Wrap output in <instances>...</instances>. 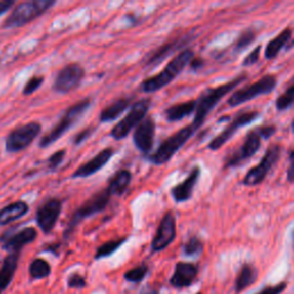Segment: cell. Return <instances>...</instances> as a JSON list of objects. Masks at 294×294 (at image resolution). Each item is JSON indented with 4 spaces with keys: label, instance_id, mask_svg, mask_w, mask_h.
Returning a JSON list of instances; mask_svg holds the SVG:
<instances>
[{
    "label": "cell",
    "instance_id": "obj_43",
    "mask_svg": "<svg viewBox=\"0 0 294 294\" xmlns=\"http://www.w3.org/2000/svg\"><path fill=\"white\" fill-rule=\"evenodd\" d=\"M202 66V60L201 59H197V58H193L192 59V61L190 62V67H191V69H193V70H198L200 67Z\"/></svg>",
    "mask_w": 294,
    "mask_h": 294
},
{
    "label": "cell",
    "instance_id": "obj_37",
    "mask_svg": "<svg viewBox=\"0 0 294 294\" xmlns=\"http://www.w3.org/2000/svg\"><path fill=\"white\" fill-rule=\"evenodd\" d=\"M87 286V280L79 274H71L68 278V287L70 288H84Z\"/></svg>",
    "mask_w": 294,
    "mask_h": 294
},
{
    "label": "cell",
    "instance_id": "obj_17",
    "mask_svg": "<svg viewBox=\"0 0 294 294\" xmlns=\"http://www.w3.org/2000/svg\"><path fill=\"white\" fill-rule=\"evenodd\" d=\"M37 236V230L32 227H28L20 230L19 232L11 234V236H5L4 234L0 241H3V248L6 249L7 252L21 253V249L24 246L35 241Z\"/></svg>",
    "mask_w": 294,
    "mask_h": 294
},
{
    "label": "cell",
    "instance_id": "obj_27",
    "mask_svg": "<svg viewBox=\"0 0 294 294\" xmlns=\"http://www.w3.org/2000/svg\"><path fill=\"white\" fill-rule=\"evenodd\" d=\"M130 105L131 100L129 98H121V99L114 101L113 104H110L107 107L101 110V113L99 115L100 122L105 123L116 120L117 117L121 116V114L124 113L125 110L130 107Z\"/></svg>",
    "mask_w": 294,
    "mask_h": 294
},
{
    "label": "cell",
    "instance_id": "obj_1",
    "mask_svg": "<svg viewBox=\"0 0 294 294\" xmlns=\"http://www.w3.org/2000/svg\"><path fill=\"white\" fill-rule=\"evenodd\" d=\"M246 79L247 75L241 74L222 85L204 90L197 99V108H195L192 124L197 129H199L203 124L204 121H206V117L209 115V113L216 107V105L225 96H228L230 92H232L240 83L245 82Z\"/></svg>",
    "mask_w": 294,
    "mask_h": 294
},
{
    "label": "cell",
    "instance_id": "obj_38",
    "mask_svg": "<svg viewBox=\"0 0 294 294\" xmlns=\"http://www.w3.org/2000/svg\"><path fill=\"white\" fill-rule=\"evenodd\" d=\"M261 49H262V46L258 45L257 48H255L252 51V52H250L244 59V61H242V66H253V65H255V63H257L259 61V59H260V53H261Z\"/></svg>",
    "mask_w": 294,
    "mask_h": 294
},
{
    "label": "cell",
    "instance_id": "obj_41",
    "mask_svg": "<svg viewBox=\"0 0 294 294\" xmlns=\"http://www.w3.org/2000/svg\"><path fill=\"white\" fill-rule=\"evenodd\" d=\"M288 160L289 165L287 168V181L292 183L294 182V147L288 153Z\"/></svg>",
    "mask_w": 294,
    "mask_h": 294
},
{
    "label": "cell",
    "instance_id": "obj_47",
    "mask_svg": "<svg viewBox=\"0 0 294 294\" xmlns=\"http://www.w3.org/2000/svg\"><path fill=\"white\" fill-rule=\"evenodd\" d=\"M293 239H294V233H293Z\"/></svg>",
    "mask_w": 294,
    "mask_h": 294
},
{
    "label": "cell",
    "instance_id": "obj_22",
    "mask_svg": "<svg viewBox=\"0 0 294 294\" xmlns=\"http://www.w3.org/2000/svg\"><path fill=\"white\" fill-rule=\"evenodd\" d=\"M20 259V253H10L4 259L0 267V294L5 292V289L10 286L15 271L18 269Z\"/></svg>",
    "mask_w": 294,
    "mask_h": 294
},
{
    "label": "cell",
    "instance_id": "obj_16",
    "mask_svg": "<svg viewBox=\"0 0 294 294\" xmlns=\"http://www.w3.org/2000/svg\"><path fill=\"white\" fill-rule=\"evenodd\" d=\"M156 124L152 116H146L139 123L134 132V144L137 150L144 154H148L152 151L154 144Z\"/></svg>",
    "mask_w": 294,
    "mask_h": 294
},
{
    "label": "cell",
    "instance_id": "obj_28",
    "mask_svg": "<svg viewBox=\"0 0 294 294\" xmlns=\"http://www.w3.org/2000/svg\"><path fill=\"white\" fill-rule=\"evenodd\" d=\"M258 277V271L252 264L246 263L241 267V269L238 274V277L236 279V291L241 292L244 291L246 287H248L252 285L255 279Z\"/></svg>",
    "mask_w": 294,
    "mask_h": 294
},
{
    "label": "cell",
    "instance_id": "obj_3",
    "mask_svg": "<svg viewBox=\"0 0 294 294\" xmlns=\"http://www.w3.org/2000/svg\"><path fill=\"white\" fill-rule=\"evenodd\" d=\"M275 132L276 128L274 125L254 128L246 135L244 142H242L240 146L225 157L224 168L238 167V165L244 163L245 161L249 160L260 150L262 140L269 139L272 135H275Z\"/></svg>",
    "mask_w": 294,
    "mask_h": 294
},
{
    "label": "cell",
    "instance_id": "obj_24",
    "mask_svg": "<svg viewBox=\"0 0 294 294\" xmlns=\"http://www.w3.org/2000/svg\"><path fill=\"white\" fill-rule=\"evenodd\" d=\"M293 31L291 28L284 29V30L278 33L274 39H271L268 43L266 46V50H264V58L268 59V60H272L275 59L277 55L279 54L280 51H282L285 45H288L291 40L293 39Z\"/></svg>",
    "mask_w": 294,
    "mask_h": 294
},
{
    "label": "cell",
    "instance_id": "obj_46",
    "mask_svg": "<svg viewBox=\"0 0 294 294\" xmlns=\"http://www.w3.org/2000/svg\"><path fill=\"white\" fill-rule=\"evenodd\" d=\"M292 131L294 132V118H293V121H292Z\"/></svg>",
    "mask_w": 294,
    "mask_h": 294
},
{
    "label": "cell",
    "instance_id": "obj_4",
    "mask_svg": "<svg viewBox=\"0 0 294 294\" xmlns=\"http://www.w3.org/2000/svg\"><path fill=\"white\" fill-rule=\"evenodd\" d=\"M57 2L55 0H28L19 3L4 21V29L20 28L32 22L51 10Z\"/></svg>",
    "mask_w": 294,
    "mask_h": 294
},
{
    "label": "cell",
    "instance_id": "obj_5",
    "mask_svg": "<svg viewBox=\"0 0 294 294\" xmlns=\"http://www.w3.org/2000/svg\"><path fill=\"white\" fill-rule=\"evenodd\" d=\"M90 106H91L90 99H83L70 106L69 108H67L66 112L63 113L61 116L60 121L58 122V124L55 125L49 134H46L44 137L40 138L39 147L48 148L50 145L58 142V140L83 116L84 113L87 112Z\"/></svg>",
    "mask_w": 294,
    "mask_h": 294
},
{
    "label": "cell",
    "instance_id": "obj_7",
    "mask_svg": "<svg viewBox=\"0 0 294 294\" xmlns=\"http://www.w3.org/2000/svg\"><path fill=\"white\" fill-rule=\"evenodd\" d=\"M110 198H112V194H110L108 189H104L93 194L83 204H80L77 209L74 212L69 222H68V225L65 230V238L70 236L82 221L104 211L109 203Z\"/></svg>",
    "mask_w": 294,
    "mask_h": 294
},
{
    "label": "cell",
    "instance_id": "obj_19",
    "mask_svg": "<svg viewBox=\"0 0 294 294\" xmlns=\"http://www.w3.org/2000/svg\"><path fill=\"white\" fill-rule=\"evenodd\" d=\"M200 174H201V170L200 167L195 165V167L191 170L189 176H187L184 181L181 182L180 184L175 185L170 190V193H172V197L176 202H185L187 200H190L193 195L194 187L197 186L198 181L200 178Z\"/></svg>",
    "mask_w": 294,
    "mask_h": 294
},
{
    "label": "cell",
    "instance_id": "obj_45",
    "mask_svg": "<svg viewBox=\"0 0 294 294\" xmlns=\"http://www.w3.org/2000/svg\"><path fill=\"white\" fill-rule=\"evenodd\" d=\"M292 48H294V38L291 40V43L288 44V49H292Z\"/></svg>",
    "mask_w": 294,
    "mask_h": 294
},
{
    "label": "cell",
    "instance_id": "obj_10",
    "mask_svg": "<svg viewBox=\"0 0 294 294\" xmlns=\"http://www.w3.org/2000/svg\"><path fill=\"white\" fill-rule=\"evenodd\" d=\"M41 132L39 122L32 121L15 128L7 135L5 148L7 153H19L30 146Z\"/></svg>",
    "mask_w": 294,
    "mask_h": 294
},
{
    "label": "cell",
    "instance_id": "obj_40",
    "mask_svg": "<svg viewBox=\"0 0 294 294\" xmlns=\"http://www.w3.org/2000/svg\"><path fill=\"white\" fill-rule=\"evenodd\" d=\"M286 283H280L277 284L275 286H267L262 288V291H260L258 294H280L284 292V289L286 288Z\"/></svg>",
    "mask_w": 294,
    "mask_h": 294
},
{
    "label": "cell",
    "instance_id": "obj_13",
    "mask_svg": "<svg viewBox=\"0 0 294 294\" xmlns=\"http://www.w3.org/2000/svg\"><path fill=\"white\" fill-rule=\"evenodd\" d=\"M260 116L258 110H242L239 114L232 118L230 124L225 129L212 139V142L208 144V148L212 151L220 150L223 145L232 138V136L242 127H246L253 123Z\"/></svg>",
    "mask_w": 294,
    "mask_h": 294
},
{
    "label": "cell",
    "instance_id": "obj_42",
    "mask_svg": "<svg viewBox=\"0 0 294 294\" xmlns=\"http://www.w3.org/2000/svg\"><path fill=\"white\" fill-rule=\"evenodd\" d=\"M14 5L15 3L13 0H0V16L10 11Z\"/></svg>",
    "mask_w": 294,
    "mask_h": 294
},
{
    "label": "cell",
    "instance_id": "obj_30",
    "mask_svg": "<svg viewBox=\"0 0 294 294\" xmlns=\"http://www.w3.org/2000/svg\"><path fill=\"white\" fill-rule=\"evenodd\" d=\"M127 239L128 238H118V239H113V240L104 242V244L97 248L95 259L100 260V259L110 257V255L114 254L123 244H124Z\"/></svg>",
    "mask_w": 294,
    "mask_h": 294
},
{
    "label": "cell",
    "instance_id": "obj_35",
    "mask_svg": "<svg viewBox=\"0 0 294 294\" xmlns=\"http://www.w3.org/2000/svg\"><path fill=\"white\" fill-rule=\"evenodd\" d=\"M43 82H44V77H43V76H38V75L32 76V77L29 78L28 82L25 83L22 93L24 96L32 95L33 92H36L38 89L41 87Z\"/></svg>",
    "mask_w": 294,
    "mask_h": 294
},
{
    "label": "cell",
    "instance_id": "obj_33",
    "mask_svg": "<svg viewBox=\"0 0 294 294\" xmlns=\"http://www.w3.org/2000/svg\"><path fill=\"white\" fill-rule=\"evenodd\" d=\"M203 244L198 237H191L183 246V252L186 257H198L202 253Z\"/></svg>",
    "mask_w": 294,
    "mask_h": 294
},
{
    "label": "cell",
    "instance_id": "obj_32",
    "mask_svg": "<svg viewBox=\"0 0 294 294\" xmlns=\"http://www.w3.org/2000/svg\"><path fill=\"white\" fill-rule=\"evenodd\" d=\"M257 38V32H255L254 29L247 28L244 31L240 32V35L238 36L236 43H234L233 49L236 52H241L245 49L248 48V46L252 44Z\"/></svg>",
    "mask_w": 294,
    "mask_h": 294
},
{
    "label": "cell",
    "instance_id": "obj_34",
    "mask_svg": "<svg viewBox=\"0 0 294 294\" xmlns=\"http://www.w3.org/2000/svg\"><path fill=\"white\" fill-rule=\"evenodd\" d=\"M148 266L147 264H140V266L130 269L124 274V279L131 283H140L148 274Z\"/></svg>",
    "mask_w": 294,
    "mask_h": 294
},
{
    "label": "cell",
    "instance_id": "obj_20",
    "mask_svg": "<svg viewBox=\"0 0 294 294\" xmlns=\"http://www.w3.org/2000/svg\"><path fill=\"white\" fill-rule=\"evenodd\" d=\"M198 276V268L193 263L178 262L175 267L170 284L176 288H183L192 285Z\"/></svg>",
    "mask_w": 294,
    "mask_h": 294
},
{
    "label": "cell",
    "instance_id": "obj_2",
    "mask_svg": "<svg viewBox=\"0 0 294 294\" xmlns=\"http://www.w3.org/2000/svg\"><path fill=\"white\" fill-rule=\"evenodd\" d=\"M193 58L194 52L191 49L181 51L176 57H174L168 62V65L159 74L144 79L142 84H140V90L145 93H154L164 87H167L185 69L186 66L190 65Z\"/></svg>",
    "mask_w": 294,
    "mask_h": 294
},
{
    "label": "cell",
    "instance_id": "obj_9",
    "mask_svg": "<svg viewBox=\"0 0 294 294\" xmlns=\"http://www.w3.org/2000/svg\"><path fill=\"white\" fill-rule=\"evenodd\" d=\"M277 87V78L274 75H264L261 78L258 79L249 85L239 89V90L234 91L231 96H230L228 100V105L231 107H237L241 104L254 99V98L269 95L275 90Z\"/></svg>",
    "mask_w": 294,
    "mask_h": 294
},
{
    "label": "cell",
    "instance_id": "obj_44",
    "mask_svg": "<svg viewBox=\"0 0 294 294\" xmlns=\"http://www.w3.org/2000/svg\"><path fill=\"white\" fill-rule=\"evenodd\" d=\"M142 294H159V292H157L156 289H147V291L143 292Z\"/></svg>",
    "mask_w": 294,
    "mask_h": 294
},
{
    "label": "cell",
    "instance_id": "obj_6",
    "mask_svg": "<svg viewBox=\"0 0 294 294\" xmlns=\"http://www.w3.org/2000/svg\"><path fill=\"white\" fill-rule=\"evenodd\" d=\"M198 129L195 128L192 123L181 130L175 132L174 135L170 136L167 139H164L162 143L159 145L157 150L150 155V161L154 164H164L167 163L172 157L176 154V153L184 146V145L189 142L190 138L194 135V132Z\"/></svg>",
    "mask_w": 294,
    "mask_h": 294
},
{
    "label": "cell",
    "instance_id": "obj_21",
    "mask_svg": "<svg viewBox=\"0 0 294 294\" xmlns=\"http://www.w3.org/2000/svg\"><path fill=\"white\" fill-rule=\"evenodd\" d=\"M190 41L189 36L180 37L176 38V39H173L168 43H165L162 46H160L159 49L155 50L150 57L147 58L146 62H145V66L146 67H155L159 65L160 62H162L165 58H168L170 54H173L182 49L183 46L186 45L187 43Z\"/></svg>",
    "mask_w": 294,
    "mask_h": 294
},
{
    "label": "cell",
    "instance_id": "obj_23",
    "mask_svg": "<svg viewBox=\"0 0 294 294\" xmlns=\"http://www.w3.org/2000/svg\"><path fill=\"white\" fill-rule=\"evenodd\" d=\"M28 212L29 204L23 200L7 204L0 209V225H7L14 222V221L27 215Z\"/></svg>",
    "mask_w": 294,
    "mask_h": 294
},
{
    "label": "cell",
    "instance_id": "obj_26",
    "mask_svg": "<svg viewBox=\"0 0 294 294\" xmlns=\"http://www.w3.org/2000/svg\"><path fill=\"white\" fill-rule=\"evenodd\" d=\"M132 181V174L127 169L118 170L114 176L110 178L107 189L112 195L121 197L124 194Z\"/></svg>",
    "mask_w": 294,
    "mask_h": 294
},
{
    "label": "cell",
    "instance_id": "obj_36",
    "mask_svg": "<svg viewBox=\"0 0 294 294\" xmlns=\"http://www.w3.org/2000/svg\"><path fill=\"white\" fill-rule=\"evenodd\" d=\"M65 156H66V150H60L53 153V154L49 157L48 161H46L49 169L50 170L58 169L59 167H60V164L63 162V160H65Z\"/></svg>",
    "mask_w": 294,
    "mask_h": 294
},
{
    "label": "cell",
    "instance_id": "obj_11",
    "mask_svg": "<svg viewBox=\"0 0 294 294\" xmlns=\"http://www.w3.org/2000/svg\"><path fill=\"white\" fill-rule=\"evenodd\" d=\"M282 148L279 145L274 144L268 147V150L264 153L262 159L255 167L250 168L245 175L242 183L246 186H255L261 184L266 180L267 175L271 172L274 165L278 162Z\"/></svg>",
    "mask_w": 294,
    "mask_h": 294
},
{
    "label": "cell",
    "instance_id": "obj_14",
    "mask_svg": "<svg viewBox=\"0 0 294 294\" xmlns=\"http://www.w3.org/2000/svg\"><path fill=\"white\" fill-rule=\"evenodd\" d=\"M62 211V201L58 198H50L39 204L36 212V222L43 233L52 232L58 223Z\"/></svg>",
    "mask_w": 294,
    "mask_h": 294
},
{
    "label": "cell",
    "instance_id": "obj_15",
    "mask_svg": "<svg viewBox=\"0 0 294 294\" xmlns=\"http://www.w3.org/2000/svg\"><path fill=\"white\" fill-rule=\"evenodd\" d=\"M176 238V219L172 212H167L161 219L156 233L152 240V252H161L172 244Z\"/></svg>",
    "mask_w": 294,
    "mask_h": 294
},
{
    "label": "cell",
    "instance_id": "obj_29",
    "mask_svg": "<svg viewBox=\"0 0 294 294\" xmlns=\"http://www.w3.org/2000/svg\"><path fill=\"white\" fill-rule=\"evenodd\" d=\"M29 274L32 279H43L51 275L50 263L44 259H35L29 266Z\"/></svg>",
    "mask_w": 294,
    "mask_h": 294
},
{
    "label": "cell",
    "instance_id": "obj_31",
    "mask_svg": "<svg viewBox=\"0 0 294 294\" xmlns=\"http://www.w3.org/2000/svg\"><path fill=\"white\" fill-rule=\"evenodd\" d=\"M294 104V77L285 89V91L280 95L276 100V108L282 112V110L288 109Z\"/></svg>",
    "mask_w": 294,
    "mask_h": 294
},
{
    "label": "cell",
    "instance_id": "obj_39",
    "mask_svg": "<svg viewBox=\"0 0 294 294\" xmlns=\"http://www.w3.org/2000/svg\"><path fill=\"white\" fill-rule=\"evenodd\" d=\"M93 132H95V129H93V128H87V129L79 131L78 134L74 137V145H80L89 137H90Z\"/></svg>",
    "mask_w": 294,
    "mask_h": 294
},
{
    "label": "cell",
    "instance_id": "obj_18",
    "mask_svg": "<svg viewBox=\"0 0 294 294\" xmlns=\"http://www.w3.org/2000/svg\"><path fill=\"white\" fill-rule=\"evenodd\" d=\"M114 155V148L112 147H106L104 150L100 151L97 155L92 157L91 160H89L88 162L83 163L80 167L75 170L72 174V178H85L90 177L93 174H96L101 170L102 168L107 164L110 159Z\"/></svg>",
    "mask_w": 294,
    "mask_h": 294
},
{
    "label": "cell",
    "instance_id": "obj_12",
    "mask_svg": "<svg viewBox=\"0 0 294 294\" xmlns=\"http://www.w3.org/2000/svg\"><path fill=\"white\" fill-rule=\"evenodd\" d=\"M85 76L84 68L79 63H68L55 76L53 90L58 93H69L77 89Z\"/></svg>",
    "mask_w": 294,
    "mask_h": 294
},
{
    "label": "cell",
    "instance_id": "obj_8",
    "mask_svg": "<svg viewBox=\"0 0 294 294\" xmlns=\"http://www.w3.org/2000/svg\"><path fill=\"white\" fill-rule=\"evenodd\" d=\"M151 107L150 99H142L136 101L130 107L124 117L113 127L110 130V136L115 140H122L129 136L134 128H137L139 123L147 116V112Z\"/></svg>",
    "mask_w": 294,
    "mask_h": 294
},
{
    "label": "cell",
    "instance_id": "obj_48",
    "mask_svg": "<svg viewBox=\"0 0 294 294\" xmlns=\"http://www.w3.org/2000/svg\"><path fill=\"white\" fill-rule=\"evenodd\" d=\"M198 294H201V293H198Z\"/></svg>",
    "mask_w": 294,
    "mask_h": 294
},
{
    "label": "cell",
    "instance_id": "obj_25",
    "mask_svg": "<svg viewBox=\"0 0 294 294\" xmlns=\"http://www.w3.org/2000/svg\"><path fill=\"white\" fill-rule=\"evenodd\" d=\"M195 108H197V100H189L173 105L164 110L165 120L168 122H178L195 113Z\"/></svg>",
    "mask_w": 294,
    "mask_h": 294
}]
</instances>
